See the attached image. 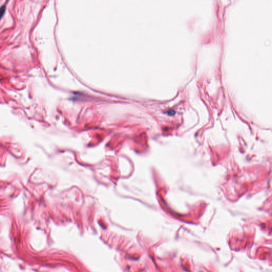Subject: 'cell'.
I'll return each instance as SVG.
<instances>
[{"mask_svg": "<svg viewBox=\"0 0 272 272\" xmlns=\"http://www.w3.org/2000/svg\"><path fill=\"white\" fill-rule=\"evenodd\" d=\"M6 11V5L3 4L0 7V19L3 16Z\"/></svg>", "mask_w": 272, "mask_h": 272, "instance_id": "6da1fadb", "label": "cell"}]
</instances>
